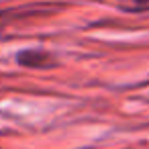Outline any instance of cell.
I'll list each match as a JSON object with an SVG mask.
<instances>
[{
  "instance_id": "6da1fadb",
  "label": "cell",
  "mask_w": 149,
  "mask_h": 149,
  "mask_svg": "<svg viewBox=\"0 0 149 149\" xmlns=\"http://www.w3.org/2000/svg\"><path fill=\"white\" fill-rule=\"evenodd\" d=\"M17 63L23 68H31V70H49L57 65L55 57L47 53L45 49H23L17 53Z\"/></svg>"
},
{
  "instance_id": "7a4b0ae2",
  "label": "cell",
  "mask_w": 149,
  "mask_h": 149,
  "mask_svg": "<svg viewBox=\"0 0 149 149\" xmlns=\"http://www.w3.org/2000/svg\"><path fill=\"white\" fill-rule=\"evenodd\" d=\"M131 4L133 10H149V0H125Z\"/></svg>"
}]
</instances>
